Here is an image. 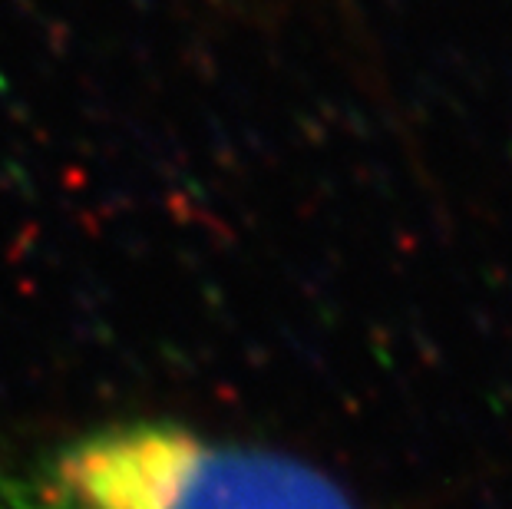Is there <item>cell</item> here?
<instances>
[{
	"label": "cell",
	"mask_w": 512,
	"mask_h": 509,
	"mask_svg": "<svg viewBox=\"0 0 512 509\" xmlns=\"http://www.w3.org/2000/svg\"><path fill=\"white\" fill-rule=\"evenodd\" d=\"M0 509H364L294 453L162 420L93 430L0 480Z\"/></svg>",
	"instance_id": "6da1fadb"
}]
</instances>
